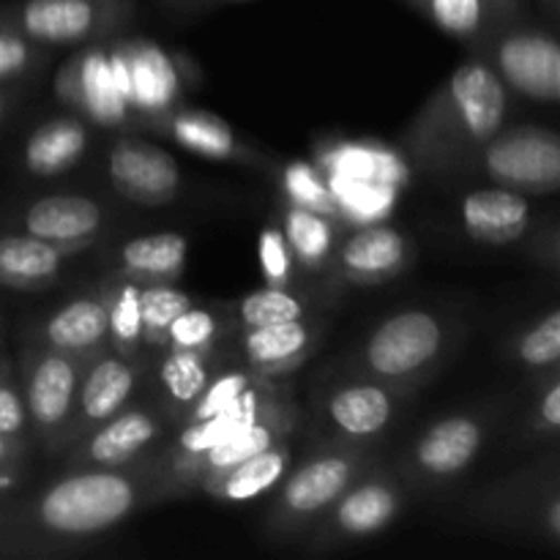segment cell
I'll return each mask as SVG.
<instances>
[{"instance_id": "10", "label": "cell", "mask_w": 560, "mask_h": 560, "mask_svg": "<svg viewBox=\"0 0 560 560\" xmlns=\"http://www.w3.org/2000/svg\"><path fill=\"white\" fill-rule=\"evenodd\" d=\"M88 359L60 353L44 345L27 342L20 355V388L27 421L36 443L47 454H58L69 430Z\"/></svg>"}, {"instance_id": "23", "label": "cell", "mask_w": 560, "mask_h": 560, "mask_svg": "<svg viewBox=\"0 0 560 560\" xmlns=\"http://www.w3.org/2000/svg\"><path fill=\"white\" fill-rule=\"evenodd\" d=\"M443 33L479 52L492 36L523 20L525 0H408Z\"/></svg>"}, {"instance_id": "46", "label": "cell", "mask_w": 560, "mask_h": 560, "mask_svg": "<svg viewBox=\"0 0 560 560\" xmlns=\"http://www.w3.org/2000/svg\"><path fill=\"white\" fill-rule=\"evenodd\" d=\"M539 5H541V9H545V14L550 16L552 22L558 20V14H560V0H539Z\"/></svg>"}, {"instance_id": "22", "label": "cell", "mask_w": 560, "mask_h": 560, "mask_svg": "<svg viewBox=\"0 0 560 560\" xmlns=\"http://www.w3.org/2000/svg\"><path fill=\"white\" fill-rule=\"evenodd\" d=\"M20 224L22 233L80 255L102 235L107 224V208L85 195H49L33 200L22 211Z\"/></svg>"}, {"instance_id": "28", "label": "cell", "mask_w": 560, "mask_h": 560, "mask_svg": "<svg viewBox=\"0 0 560 560\" xmlns=\"http://www.w3.org/2000/svg\"><path fill=\"white\" fill-rule=\"evenodd\" d=\"M189 260V241L175 230L137 235L115 252V271L131 282H178Z\"/></svg>"}, {"instance_id": "20", "label": "cell", "mask_w": 560, "mask_h": 560, "mask_svg": "<svg viewBox=\"0 0 560 560\" xmlns=\"http://www.w3.org/2000/svg\"><path fill=\"white\" fill-rule=\"evenodd\" d=\"M326 320L320 315L295 317V320L266 323L235 331V345L252 372L266 377H282L310 361L320 348Z\"/></svg>"}, {"instance_id": "34", "label": "cell", "mask_w": 560, "mask_h": 560, "mask_svg": "<svg viewBox=\"0 0 560 560\" xmlns=\"http://www.w3.org/2000/svg\"><path fill=\"white\" fill-rule=\"evenodd\" d=\"M107 301V345L126 359H142V317H140V282L118 277L102 288Z\"/></svg>"}, {"instance_id": "21", "label": "cell", "mask_w": 560, "mask_h": 560, "mask_svg": "<svg viewBox=\"0 0 560 560\" xmlns=\"http://www.w3.org/2000/svg\"><path fill=\"white\" fill-rule=\"evenodd\" d=\"M145 129L167 137L175 145L186 148V151L197 153V156L213 159V162L246 164V167L257 170L273 167L255 145L241 140V135L228 120H222L213 113H206V109H191L180 104V107L153 118Z\"/></svg>"}, {"instance_id": "2", "label": "cell", "mask_w": 560, "mask_h": 560, "mask_svg": "<svg viewBox=\"0 0 560 560\" xmlns=\"http://www.w3.org/2000/svg\"><path fill=\"white\" fill-rule=\"evenodd\" d=\"M509 88L485 58L459 63L443 85L421 104L402 135V148L416 170L454 175L506 126Z\"/></svg>"}, {"instance_id": "44", "label": "cell", "mask_w": 560, "mask_h": 560, "mask_svg": "<svg viewBox=\"0 0 560 560\" xmlns=\"http://www.w3.org/2000/svg\"><path fill=\"white\" fill-rule=\"evenodd\" d=\"M22 479H25V463L0 468V501H5V498L16 490V485H20Z\"/></svg>"}, {"instance_id": "33", "label": "cell", "mask_w": 560, "mask_h": 560, "mask_svg": "<svg viewBox=\"0 0 560 560\" xmlns=\"http://www.w3.org/2000/svg\"><path fill=\"white\" fill-rule=\"evenodd\" d=\"M506 359L528 375H545L560 364V310L550 306L506 339Z\"/></svg>"}, {"instance_id": "47", "label": "cell", "mask_w": 560, "mask_h": 560, "mask_svg": "<svg viewBox=\"0 0 560 560\" xmlns=\"http://www.w3.org/2000/svg\"><path fill=\"white\" fill-rule=\"evenodd\" d=\"M3 109H5V93L3 88H0V118H3Z\"/></svg>"}, {"instance_id": "43", "label": "cell", "mask_w": 560, "mask_h": 560, "mask_svg": "<svg viewBox=\"0 0 560 560\" xmlns=\"http://www.w3.org/2000/svg\"><path fill=\"white\" fill-rule=\"evenodd\" d=\"M31 454V438L25 435H0V468L25 463Z\"/></svg>"}, {"instance_id": "27", "label": "cell", "mask_w": 560, "mask_h": 560, "mask_svg": "<svg viewBox=\"0 0 560 560\" xmlns=\"http://www.w3.org/2000/svg\"><path fill=\"white\" fill-rule=\"evenodd\" d=\"M293 465V446L288 441H279L277 446L233 465L230 470L217 476H208L197 485V492L219 503H249L257 498L273 492V487L284 479V474Z\"/></svg>"}, {"instance_id": "24", "label": "cell", "mask_w": 560, "mask_h": 560, "mask_svg": "<svg viewBox=\"0 0 560 560\" xmlns=\"http://www.w3.org/2000/svg\"><path fill=\"white\" fill-rule=\"evenodd\" d=\"M36 345L60 353L91 359L107 348V301L98 293H82L49 312L36 328Z\"/></svg>"}, {"instance_id": "3", "label": "cell", "mask_w": 560, "mask_h": 560, "mask_svg": "<svg viewBox=\"0 0 560 560\" xmlns=\"http://www.w3.org/2000/svg\"><path fill=\"white\" fill-rule=\"evenodd\" d=\"M457 323L432 310L394 312L383 317L350 353L348 375L372 377L386 386L419 392L457 350Z\"/></svg>"}, {"instance_id": "41", "label": "cell", "mask_w": 560, "mask_h": 560, "mask_svg": "<svg viewBox=\"0 0 560 560\" xmlns=\"http://www.w3.org/2000/svg\"><path fill=\"white\" fill-rule=\"evenodd\" d=\"M0 435L31 438V421H27L20 377L14 375V366L5 359H0Z\"/></svg>"}, {"instance_id": "5", "label": "cell", "mask_w": 560, "mask_h": 560, "mask_svg": "<svg viewBox=\"0 0 560 560\" xmlns=\"http://www.w3.org/2000/svg\"><path fill=\"white\" fill-rule=\"evenodd\" d=\"M465 517L498 534L520 536L550 550L560 547V463L558 448L525 468L474 492Z\"/></svg>"}, {"instance_id": "35", "label": "cell", "mask_w": 560, "mask_h": 560, "mask_svg": "<svg viewBox=\"0 0 560 560\" xmlns=\"http://www.w3.org/2000/svg\"><path fill=\"white\" fill-rule=\"evenodd\" d=\"M235 326L228 304H191L180 312L170 326L164 350H217L219 345L233 339Z\"/></svg>"}, {"instance_id": "26", "label": "cell", "mask_w": 560, "mask_h": 560, "mask_svg": "<svg viewBox=\"0 0 560 560\" xmlns=\"http://www.w3.org/2000/svg\"><path fill=\"white\" fill-rule=\"evenodd\" d=\"M224 355L217 350H162L156 361V402L184 424L191 405L222 370Z\"/></svg>"}, {"instance_id": "29", "label": "cell", "mask_w": 560, "mask_h": 560, "mask_svg": "<svg viewBox=\"0 0 560 560\" xmlns=\"http://www.w3.org/2000/svg\"><path fill=\"white\" fill-rule=\"evenodd\" d=\"M277 219L295 262L312 273H326L348 224L326 217V213L295 206L282 195L277 197Z\"/></svg>"}, {"instance_id": "11", "label": "cell", "mask_w": 560, "mask_h": 560, "mask_svg": "<svg viewBox=\"0 0 560 560\" xmlns=\"http://www.w3.org/2000/svg\"><path fill=\"white\" fill-rule=\"evenodd\" d=\"M135 0H22L0 22L33 44H93L135 20Z\"/></svg>"}, {"instance_id": "14", "label": "cell", "mask_w": 560, "mask_h": 560, "mask_svg": "<svg viewBox=\"0 0 560 560\" xmlns=\"http://www.w3.org/2000/svg\"><path fill=\"white\" fill-rule=\"evenodd\" d=\"M55 96L66 107L74 109L85 124L104 126V129H137L140 126L120 93L109 42H93L66 58L55 77Z\"/></svg>"}, {"instance_id": "36", "label": "cell", "mask_w": 560, "mask_h": 560, "mask_svg": "<svg viewBox=\"0 0 560 560\" xmlns=\"http://www.w3.org/2000/svg\"><path fill=\"white\" fill-rule=\"evenodd\" d=\"M195 295L175 288V282H145L140 284V317L142 342L145 350H164L170 326L184 310L195 304Z\"/></svg>"}, {"instance_id": "8", "label": "cell", "mask_w": 560, "mask_h": 560, "mask_svg": "<svg viewBox=\"0 0 560 560\" xmlns=\"http://www.w3.org/2000/svg\"><path fill=\"white\" fill-rule=\"evenodd\" d=\"M463 175H479L492 186L525 197L556 195L560 186V140L545 126H503L468 162Z\"/></svg>"}, {"instance_id": "17", "label": "cell", "mask_w": 560, "mask_h": 560, "mask_svg": "<svg viewBox=\"0 0 560 560\" xmlns=\"http://www.w3.org/2000/svg\"><path fill=\"white\" fill-rule=\"evenodd\" d=\"M413 262V244L397 228L364 224L339 238L328 266V277L339 284L370 288L386 284L408 271Z\"/></svg>"}, {"instance_id": "37", "label": "cell", "mask_w": 560, "mask_h": 560, "mask_svg": "<svg viewBox=\"0 0 560 560\" xmlns=\"http://www.w3.org/2000/svg\"><path fill=\"white\" fill-rule=\"evenodd\" d=\"M277 180L279 189H282L279 195H282L284 200L345 222L342 208H339L337 197H334L331 191V184H328L320 167H315V164L310 162H290L284 164V167H277Z\"/></svg>"}, {"instance_id": "32", "label": "cell", "mask_w": 560, "mask_h": 560, "mask_svg": "<svg viewBox=\"0 0 560 560\" xmlns=\"http://www.w3.org/2000/svg\"><path fill=\"white\" fill-rule=\"evenodd\" d=\"M323 301L320 295L310 293V290L290 288H273V284H262V288L252 290V293L241 295L238 301L228 304L230 317H233L235 331L252 326H266V323L279 320H295V317L320 315Z\"/></svg>"}, {"instance_id": "12", "label": "cell", "mask_w": 560, "mask_h": 560, "mask_svg": "<svg viewBox=\"0 0 560 560\" xmlns=\"http://www.w3.org/2000/svg\"><path fill=\"white\" fill-rule=\"evenodd\" d=\"M175 430H178L175 419L156 399H142V402H129L113 419L85 432L60 457L66 459V470L124 468L159 452L175 435Z\"/></svg>"}, {"instance_id": "30", "label": "cell", "mask_w": 560, "mask_h": 560, "mask_svg": "<svg viewBox=\"0 0 560 560\" xmlns=\"http://www.w3.org/2000/svg\"><path fill=\"white\" fill-rule=\"evenodd\" d=\"M69 249L27 233L0 235V284L16 290L47 288L58 279Z\"/></svg>"}, {"instance_id": "18", "label": "cell", "mask_w": 560, "mask_h": 560, "mask_svg": "<svg viewBox=\"0 0 560 560\" xmlns=\"http://www.w3.org/2000/svg\"><path fill=\"white\" fill-rule=\"evenodd\" d=\"M301 424L299 405L293 402V394L288 399L277 405L268 416H262L257 424L246 427L238 435L228 438L219 446L208 448L206 454L195 459V463L186 465L178 476L170 479V490H173V498H189L191 492H197V485L208 476H217L230 470L233 465L244 463V459L255 457V454L266 452V448L277 446L279 441H288Z\"/></svg>"}, {"instance_id": "13", "label": "cell", "mask_w": 560, "mask_h": 560, "mask_svg": "<svg viewBox=\"0 0 560 560\" xmlns=\"http://www.w3.org/2000/svg\"><path fill=\"white\" fill-rule=\"evenodd\" d=\"M501 82L539 104L560 98V47L550 31L517 20L479 49Z\"/></svg>"}, {"instance_id": "40", "label": "cell", "mask_w": 560, "mask_h": 560, "mask_svg": "<svg viewBox=\"0 0 560 560\" xmlns=\"http://www.w3.org/2000/svg\"><path fill=\"white\" fill-rule=\"evenodd\" d=\"M257 262H260L262 282L273 288H290L295 282V257L290 252L279 224H266L257 238Z\"/></svg>"}, {"instance_id": "1", "label": "cell", "mask_w": 560, "mask_h": 560, "mask_svg": "<svg viewBox=\"0 0 560 560\" xmlns=\"http://www.w3.org/2000/svg\"><path fill=\"white\" fill-rule=\"evenodd\" d=\"M173 501L159 452L124 468H74L0 503V556H66L137 512Z\"/></svg>"}, {"instance_id": "19", "label": "cell", "mask_w": 560, "mask_h": 560, "mask_svg": "<svg viewBox=\"0 0 560 560\" xmlns=\"http://www.w3.org/2000/svg\"><path fill=\"white\" fill-rule=\"evenodd\" d=\"M109 184L140 206H167L180 191V167L164 148L142 137H118L107 153Z\"/></svg>"}, {"instance_id": "38", "label": "cell", "mask_w": 560, "mask_h": 560, "mask_svg": "<svg viewBox=\"0 0 560 560\" xmlns=\"http://www.w3.org/2000/svg\"><path fill=\"white\" fill-rule=\"evenodd\" d=\"M560 432V370L536 375V392L525 410L523 427H520V441L525 446H545L556 443Z\"/></svg>"}, {"instance_id": "39", "label": "cell", "mask_w": 560, "mask_h": 560, "mask_svg": "<svg viewBox=\"0 0 560 560\" xmlns=\"http://www.w3.org/2000/svg\"><path fill=\"white\" fill-rule=\"evenodd\" d=\"M262 377L266 375H257V372H252L246 364H224L222 370L213 375V381L208 383L206 392L200 394V399L191 405L184 424L186 421H200L208 419V416L222 413V410H228L235 399L244 397L249 388H255Z\"/></svg>"}, {"instance_id": "25", "label": "cell", "mask_w": 560, "mask_h": 560, "mask_svg": "<svg viewBox=\"0 0 560 560\" xmlns=\"http://www.w3.org/2000/svg\"><path fill=\"white\" fill-rule=\"evenodd\" d=\"M459 219H463L465 233L474 241L490 246L517 244L530 230L528 197L520 191L503 189V186H487V189L468 191L459 206Z\"/></svg>"}, {"instance_id": "4", "label": "cell", "mask_w": 560, "mask_h": 560, "mask_svg": "<svg viewBox=\"0 0 560 560\" xmlns=\"http://www.w3.org/2000/svg\"><path fill=\"white\" fill-rule=\"evenodd\" d=\"M375 463V446H353L326 438L273 487V498L262 520L266 539L271 545L304 539L323 512Z\"/></svg>"}, {"instance_id": "6", "label": "cell", "mask_w": 560, "mask_h": 560, "mask_svg": "<svg viewBox=\"0 0 560 560\" xmlns=\"http://www.w3.org/2000/svg\"><path fill=\"white\" fill-rule=\"evenodd\" d=\"M506 408L509 399H495L485 408L448 413L424 427L394 463L405 490L438 492L463 479L481 457Z\"/></svg>"}, {"instance_id": "9", "label": "cell", "mask_w": 560, "mask_h": 560, "mask_svg": "<svg viewBox=\"0 0 560 560\" xmlns=\"http://www.w3.org/2000/svg\"><path fill=\"white\" fill-rule=\"evenodd\" d=\"M109 55L126 107L140 126L186 104L191 63L184 55L170 52L162 44L140 36L109 42Z\"/></svg>"}, {"instance_id": "31", "label": "cell", "mask_w": 560, "mask_h": 560, "mask_svg": "<svg viewBox=\"0 0 560 560\" xmlns=\"http://www.w3.org/2000/svg\"><path fill=\"white\" fill-rule=\"evenodd\" d=\"M88 126L80 115H60L31 131L25 142V170L33 175H60L74 167L88 151Z\"/></svg>"}, {"instance_id": "45", "label": "cell", "mask_w": 560, "mask_h": 560, "mask_svg": "<svg viewBox=\"0 0 560 560\" xmlns=\"http://www.w3.org/2000/svg\"><path fill=\"white\" fill-rule=\"evenodd\" d=\"M162 3L173 5V9H180V11H200V9H211V5H222V3H241V0H162Z\"/></svg>"}, {"instance_id": "15", "label": "cell", "mask_w": 560, "mask_h": 560, "mask_svg": "<svg viewBox=\"0 0 560 560\" xmlns=\"http://www.w3.org/2000/svg\"><path fill=\"white\" fill-rule=\"evenodd\" d=\"M413 392L386 386L381 381L361 375H348L326 392L320 402V416L328 427V438L353 446H375L377 438L386 435Z\"/></svg>"}, {"instance_id": "16", "label": "cell", "mask_w": 560, "mask_h": 560, "mask_svg": "<svg viewBox=\"0 0 560 560\" xmlns=\"http://www.w3.org/2000/svg\"><path fill=\"white\" fill-rule=\"evenodd\" d=\"M148 364L142 359H126V355L115 353L113 348L98 350L91 355L82 370L80 392H77L74 413H71L69 430H66L63 441H60L58 454L74 441H80L85 432L96 430L107 419L135 402V394L140 388L142 377H145Z\"/></svg>"}, {"instance_id": "7", "label": "cell", "mask_w": 560, "mask_h": 560, "mask_svg": "<svg viewBox=\"0 0 560 560\" xmlns=\"http://www.w3.org/2000/svg\"><path fill=\"white\" fill-rule=\"evenodd\" d=\"M405 492L408 490L394 474V468H386L377 459L306 530L304 539H301L304 550L312 556H320V552L375 539L377 534L397 523L405 506Z\"/></svg>"}, {"instance_id": "42", "label": "cell", "mask_w": 560, "mask_h": 560, "mask_svg": "<svg viewBox=\"0 0 560 560\" xmlns=\"http://www.w3.org/2000/svg\"><path fill=\"white\" fill-rule=\"evenodd\" d=\"M38 63V49L31 38L0 22V80H14Z\"/></svg>"}]
</instances>
